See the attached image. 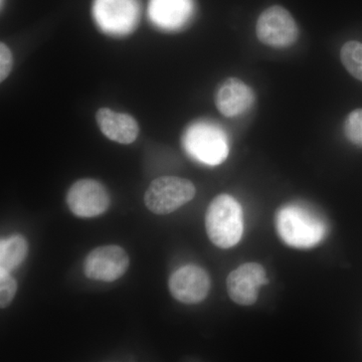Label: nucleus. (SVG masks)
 <instances>
[{
  "instance_id": "obj_1",
  "label": "nucleus",
  "mask_w": 362,
  "mask_h": 362,
  "mask_svg": "<svg viewBox=\"0 0 362 362\" xmlns=\"http://www.w3.org/2000/svg\"><path fill=\"white\" fill-rule=\"evenodd\" d=\"M206 228L214 246L230 249L239 244L244 233V216L239 202L228 194L214 197L207 207Z\"/></svg>"
},
{
  "instance_id": "obj_2",
  "label": "nucleus",
  "mask_w": 362,
  "mask_h": 362,
  "mask_svg": "<svg viewBox=\"0 0 362 362\" xmlns=\"http://www.w3.org/2000/svg\"><path fill=\"white\" fill-rule=\"evenodd\" d=\"M276 228L285 244L299 249L316 246L326 235L325 223L298 204H288L279 209Z\"/></svg>"
},
{
  "instance_id": "obj_3",
  "label": "nucleus",
  "mask_w": 362,
  "mask_h": 362,
  "mask_svg": "<svg viewBox=\"0 0 362 362\" xmlns=\"http://www.w3.org/2000/svg\"><path fill=\"white\" fill-rule=\"evenodd\" d=\"M182 143L192 158L206 165L223 163L230 152L226 133L218 126L209 122L189 126L183 135Z\"/></svg>"
},
{
  "instance_id": "obj_4",
  "label": "nucleus",
  "mask_w": 362,
  "mask_h": 362,
  "mask_svg": "<svg viewBox=\"0 0 362 362\" xmlns=\"http://www.w3.org/2000/svg\"><path fill=\"white\" fill-rule=\"evenodd\" d=\"M197 189L192 181L176 176H161L150 183L145 206L156 214H169L192 201Z\"/></svg>"
},
{
  "instance_id": "obj_5",
  "label": "nucleus",
  "mask_w": 362,
  "mask_h": 362,
  "mask_svg": "<svg viewBox=\"0 0 362 362\" xmlns=\"http://www.w3.org/2000/svg\"><path fill=\"white\" fill-rule=\"evenodd\" d=\"M257 37L262 44L286 49L297 42L299 30L291 13L284 7L274 6L264 11L256 25Z\"/></svg>"
},
{
  "instance_id": "obj_6",
  "label": "nucleus",
  "mask_w": 362,
  "mask_h": 362,
  "mask_svg": "<svg viewBox=\"0 0 362 362\" xmlns=\"http://www.w3.org/2000/svg\"><path fill=\"white\" fill-rule=\"evenodd\" d=\"M93 16L103 32L127 35L139 21L140 2L139 0H95Z\"/></svg>"
},
{
  "instance_id": "obj_7",
  "label": "nucleus",
  "mask_w": 362,
  "mask_h": 362,
  "mask_svg": "<svg viewBox=\"0 0 362 362\" xmlns=\"http://www.w3.org/2000/svg\"><path fill=\"white\" fill-rule=\"evenodd\" d=\"M66 204L78 218H96L108 211L110 194L99 181L85 178L71 185L66 194Z\"/></svg>"
},
{
  "instance_id": "obj_8",
  "label": "nucleus",
  "mask_w": 362,
  "mask_h": 362,
  "mask_svg": "<svg viewBox=\"0 0 362 362\" xmlns=\"http://www.w3.org/2000/svg\"><path fill=\"white\" fill-rule=\"evenodd\" d=\"M129 264V257L122 247L115 245L98 247L85 259L84 274L90 280L114 282L127 272Z\"/></svg>"
},
{
  "instance_id": "obj_9",
  "label": "nucleus",
  "mask_w": 362,
  "mask_h": 362,
  "mask_svg": "<svg viewBox=\"0 0 362 362\" xmlns=\"http://www.w3.org/2000/svg\"><path fill=\"white\" fill-rule=\"evenodd\" d=\"M211 278L206 270L197 265L181 267L171 274L169 291L183 304H199L211 290Z\"/></svg>"
},
{
  "instance_id": "obj_10",
  "label": "nucleus",
  "mask_w": 362,
  "mask_h": 362,
  "mask_svg": "<svg viewBox=\"0 0 362 362\" xmlns=\"http://www.w3.org/2000/svg\"><path fill=\"white\" fill-rule=\"evenodd\" d=\"M268 283L263 266L258 263H246L228 275L226 289L235 303L251 306L258 300L259 288Z\"/></svg>"
},
{
  "instance_id": "obj_11",
  "label": "nucleus",
  "mask_w": 362,
  "mask_h": 362,
  "mask_svg": "<svg viewBox=\"0 0 362 362\" xmlns=\"http://www.w3.org/2000/svg\"><path fill=\"white\" fill-rule=\"evenodd\" d=\"M254 102L255 94L251 88L238 78H226L216 95V108L228 118L242 115Z\"/></svg>"
},
{
  "instance_id": "obj_12",
  "label": "nucleus",
  "mask_w": 362,
  "mask_h": 362,
  "mask_svg": "<svg viewBox=\"0 0 362 362\" xmlns=\"http://www.w3.org/2000/svg\"><path fill=\"white\" fill-rule=\"evenodd\" d=\"M192 13V0H150V20L164 30H173L182 28L190 20Z\"/></svg>"
},
{
  "instance_id": "obj_13",
  "label": "nucleus",
  "mask_w": 362,
  "mask_h": 362,
  "mask_svg": "<svg viewBox=\"0 0 362 362\" xmlns=\"http://www.w3.org/2000/svg\"><path fill=\"white\" fill-rule=\"evenodd\" d=\"M96 121L100 130L107 138L120 144H131L139 135V125L129 114L100 108L96 113Z\"/></svg>"
},
{
  "instance_id": "obj_14",
  "label": "nucleus",
  "mask_w": 362,
  "mask_h": 362,
  "mask_svg": "<svg viewBox=\"0 0 362 362\" xmlns=\"http://www.w3.org/2000/svg\"><path fill=\"white\" fill-rule=\"evenodd\" d=\"M28 244L21 235H14L0 243V269L11 273L25 261Z\"/></svg>"
},
{
  "instance_id": "obj_15",
  "label": "nucleus",
  "mask_w": 362,
  "mask_h": 362,
  "mask_svg": "<svg viewBox=\"0 0 362 362\" xmlns=\"http://www.w3.org/2000/svg\"><path fill=\"white\" fill-rule=\"evenodd\" d=\"M340 59L347 71L362 82V44L358 42H349L343 45Z\"/></svg>"
},
{
  "instance_id": "obj_16",
  "label": "nucleus",
  "mask_w": 362,
  "mask_h": 362,
  "mask_svg": "<svg viewBox=\"0 0 362 362\" xmlns=\"http://www.w3.org/2000/svg\"><path fill=\"white\" fill-rule=\"evenodd\" d=\"M344 134L350 142L362 148V109H356L347 117Z\"/></svg>"
},
{
  "instance_id": "obj_17",
  "label": "nucleus",
  "mask_w": 362,
  "mask_h": 362,
  "mask_svg": "<svg viewBox=\"0 0 362 362\" xmlns=\"http://www.w3.org/2000/svg\"><path fill=\"white\" fill-rule=\"evenodd\" d=\"M18 291V283L14 280L9 272L0 269V307L6 308L13 302Z\"/></svg>"
},
{
  "instance_id": "obj_18",
  "label": "nucleus",
  "mask_w": 362,
  "mask_h": 362,
  "mask_svg": "<svg viewBox=\"0 0 362 362\" xmlns=\"http://www.w3.org/2000/svg\"><path fill=\"white\" fill-rule=\"evenodd\" d=\"M13 59L11 49L6 44L1 42L0 44V81L4 82L11 70H13Z\"/></svg>"
},
{
  "instance_id": "obj_19",
  "label": "nucleus",
  "mask_w": 362,
  "mask_h": 362,
  "mask_svg": "<svg viewBox=\"0 0 362 362\" xmlns=\"http://www.w3.org/2000/svg\"><path fill=\"white\" fill-rule=\"evenodd\" d=\"M2 4H4V0H1V6H2Z\"/></svg>"
}]
</instances>
